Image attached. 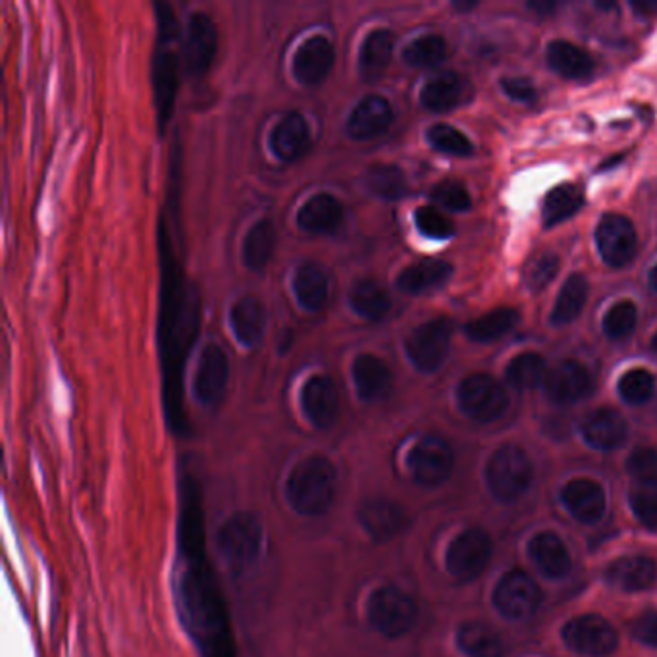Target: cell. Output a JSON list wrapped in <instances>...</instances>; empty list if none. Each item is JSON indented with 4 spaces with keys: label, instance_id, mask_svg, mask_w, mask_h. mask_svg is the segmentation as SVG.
Listing matches in <instances>:
<instances>
[{
    "label": "cell",
    "instance_id": "obj_35",
    "mask_svg": "<svg viewBox=\"0 0 657 657\" xmlns=\"http://www.w3.org/2000/svg\"><path fill=\"white\" fill-rule=\"evenodd\" d=\"M349 303L360 319L370 322L382 321L391 309L390 293L370 278L359 280L353 286L349 291Z\"/></svg>",
    "mask_w": 657,
    "mask_h": 657
},
{
    "label": "cell",
    "instance_id": "obj_25",
    "mask_svg": "<svg viewBox=\"0 0 657 657\" xmlns=\"http://www.w3.org/2000/svg\"><path fill=\"white\" fill-rule=\"evenodd\" d=\"M582 438L587 439L588 446L611 452L625 444L628 436V424L625 416L619 411L610 408L595 409L582 423Z\"/></svg>",
    "mask_w": 657,
    "mask_h": 657
},
{
    "label": "cell",
    "instance_id": "obj_37",
    "mask_svg": "<svg viewBox=\"0 0 657 657\" xmlns=\"http://www.w3.org/2000/svg\"><path fill=\"white\" fill-rule=\"evenodd\" d=\"M588 280L582 275H571L565 280L564 288L559 291L556 305L552 311L549 321L554 326L571 324L587 305Z\"/></svg>",
    "mask_w": 657,
    "mask_h": 657
},
{
    "label": "cell",
    "instance_id": "obj_3",
    "mask_svg": "<svg viewBox=\"0 0 657 657\" xmlns=\"http://www.w3.org/2000/svg\"><path fill=\"white\" fill-rule=\"evenodd\" d=\"M157 48L153 60V87L155 109L160 132L172 118L176 93L180 83V56H178V22L170 4L157 2Z\"/></svg>",
    "mask_w": 657,
    "mask_h": 657
},
{
    "label": "cell",
    "instance_id": "obj_29",
    "mask_svg": "<svg viewBox=\"0 0 657 657\" xmlns=\"http://www.w3.org/2000/svg\"><path fill=\"white\" fill-rule=\"evenodd\" d=\"M454 275V267L446 260L426 258L409 265L398 276V288L409 296H423L438 290Z\"/></svg>",
    "mask_w": 657,
    "mask_h": 657
},
{
    "label": "cell",
    "instance_id": "obj_38",
    "mask_svg": "<svg viewBox=\"0 0 657 657\" xmlns=\"http://www.w3.org/2000/svg\"><path fill=\"white\" fill-rule=\"evenodd\" d=\"M365 186L372 196L380 197L383 201H400L408 196V178L400 166L378 165L368 166L365 172Z\"/></svg>",
    "mask_w": 657,
    "mask_h": 657
},
{
    "label": "cell",
    "instance_id": "obj_1",
    "mask_svg": "<svg viewBox=\"0 0 657 657\" xmlns=\"http://www.w3.org/2000/svg\"><path fill=\"white\" fill-rule=\"evenodd\" d=\"M160 253L165 268V290H163V316H160V352L165 359L166 388L170 391V415L172 423H178L180 413L181 363L193 342L197 328V313L189 314L188 298L181 296L178 270L174 265L170 237L166 234L165 222H160Z\"/></svg>",
    "mask_w": 657,
    "mask_h": 657
},
{
    "label": "cell",
    "instance_id": "obj_12",
    "mask_svg": "<svg viewBox=\"0 0 657 657\" xmlns=\"http://www.w3.org/2000/svg\"><path fill=\"white\" fill-rule=\"evenodd\" d=\"M564 642L580 656L608 657L617 648V631L600 615H580L564 626Z\"/></svg>",
    "mask_w": 657,
    "mask_h": 657
},
{
    "label": "cell",
    "instance_id": "obj_32",
    "mask_svg": "<svg viewBox=\"0 0 657 657\" xmlns=\"http://www.w3.org/2000/svg\"><path fill=\"white\" fill-rule=\"evenodd\" d=\"M546 60L549 68L565 79H587L594 71V58L571 41H552Z\"/></svg>",
    "mask_w": 657,
    "mask_h": 657
},
{
    "label": "cell",
    "instance_id": "obj_50",
    "mask_svg": "<svg viewBox=\"0 0 657 657\" xmlns=\"http://www.w3.org/2000/svg\"><path fill=\"white\" fill-rule=\"evenodd\" d=\"M626 470L634 480L657 482V449L654 447H638L626 459Z\"/></svg>",
    "mask_w": 657,
    "mask_h": 657
},
{
    "label": "cell",
    "instance_id": "obj_45",
    "mask_svg": "<svg viewBox=\"0 0 657 657\" xmlns=\"http://www.w3.org/2000/svg\"><path fill=\"white\" fill-rule=\"evenodd\" d=\"M426 140L434 149L454 157H469L472 153V143L469 137L449 124H434L426 132Z\"/></svg>",
    "mask_w": 657,
    "mask_h": 657
},
{
    "label": "cell",
    "instance_id": "obj_27",
    "mask_svg": "<svg viewBox=\"0 0 657 657\" xmlns=\"http://www.w3.org/2000/svg\"><path fill=\"white\" fill-rule=\"evenodd\" d=\"M528 556L544 577L561 580L571 572V554L554 533H538L528 542Z\"/></svg>",
    "mask_w": 657,
    "mask_h": 657
},
{
    "label": "cell",
    "instance_id": "obj_10",
    "mask_svg": "<svg viewBox=\"0 0 657 657\" xmlns=\"http://www.w3.org/2000/svg\"><path fill=\"white\" fill-rule=\"evenodd\" d=\"M542 592L528 572L511 569L493 590V605L509 621L533 617L541 608Z\"/></svg>",
    "mask_w": 657,
    "mask_h": 657
},
{
    "label": "cell",
    "instance_id": "obj_15",
    "mask_svg": "<svg viewBox=\"0 0 657 657\" xmlns=\"http://www.w3.org/2000/svg\"><path fill=\"white\" fill-rule=\"evenodd\" d=\"M595 243L605 265L613 268L626 267L638 249L633 222L623 214H603L595 227Z\"/></svg>",
    "mask_w": 657,
    "mask_h": 657
},
{
    "label": "cell",
    "instance_id": "obj_13",
    "mask_svg": "<svg viewBox=\"0 0 657 657\" xmlns=\"http://www.w3.org/2000/svg\"><path fill=\"white\" fill-rule=\"evenodd\" d=\"M357 523L368 538L378 544L400 536L409 524L405 508L390 498H368L357 508Z\"/></svg>",
    "mask_w": 657,
    "mask_h": 657
},
{
    "label": "cell",
    "instance_id": "obj_43",
    "mask_svg": "<svg viewBox=\"0 0 657 657\" xmlns=\"http://www.w3.org/2000/svg\"><path fill=\"white\" fill-rule=\"evenodd\" d=\"M634 516L649 531L657 528V482L634 480L628 492Z\"/></svg>",
    "mask_w": 657,
    "mask_h": 657
},
{
    "label": "cell",
    "instance_id": "obj_26",
    "mask_svg": "<svg viewBox=\"0 0 657 657\" xmlns=\"http://www.w3.org/2000/svg\"><path fill=\"white\" fill-rule=\"evenodd\" d=\"M605 580L623 592H642L656 584L657 564L646 556L619 557L608 567Z\"/></svg>",
    "mask_w": 657,
    "mask_h": 657
},
{
    "label": "cell",
    "instance_id": "obj_51",
    "mask_svg": "<svg viewBox=\"0 0 657 657\" xmlns=\"http://www.w3.org/2000/svg\"><path fill=\"white\" fill-rule=\"evenodd\" d=\"M501 89L508 94L509 99L523 104H533L536 101V87L524 78H503L501 79Z\"/></svg>",
    "mask_w": 657,
    "mask_h": 657
},
{
    "label": "cell",
    "instance_id": "obj_46",
    "mask_svg": "<svg viewBox=\"0 0 657 657\" xmlns=\"http://www.w3.org/2000/svg\"><path fill=\"white\" fill-rule=\"evenodd\" d=\"M636 321H638V309L633 301L623 299L613 303L603 316V332L610 339H623L633 332Z\"/></svg>",
    "mask_w": 657,
    "mask_h": 657
},
{
    "label": "cell",
    "instance_id": "obj_47",
    "mask_svg": "<svg viewBox=\"0 0 657 657\" xmlns=\"http://www.w3.org/2000/svg\"><path fill=\"white\" fill-rule=\"evenodd\" d=\"M557 270H559V257L552 250L541 253L524 268V283L533 293H541L546 290L549 283L554 282Z\"/></svg>",
    "mask_w": 657,
    "mask_h": 657
},
{
    "label": "cell",
    "instance_id": "obj_44",
    "mask_svg": "<svg viewBox=\"0 0 657 657\" xmlns=\"http://www.w3.org/2000/svg\"><path fill=\"white\" fill-rule=\"evenodd\" d=\"M619 396L628 405H644L654 396L656 378L646 368H631L619 380Z\"/></svg>",
    "mask_w": 657,
    "mask_h": 657
},
{
    "label": "cell",
    "instance_id": "obj_20",
    "mask_svg": "<svg viewBox=\"0 0 657 657\" xmlns=\"http://www.w3.org/2000/svg\"><path fill=\"white\" fill-rule=\"evenodd\" d=\"M393 109L380 94H367L360 99L347 118V134L357 142H370L390 130Z\"/></svg>",
    "mask_w": 657,
    "mask_h": 657
},
{
    "label": "cell",
    "instance_id": "obj_39",
    "mask_svg": "<svg viewBox=\"0 0 657 657\" xmlns=\"http://www.w3.org/2000/svg\"><path fill=\"white\" fill-rule=\"evenodd\" d=\"M457 646L467 657H501L503 652L498 633L482 623H465L459 626Z\"/></svg>",
    "mask_w": 657,
    "mask_h": 657
},
{
    "label": "cell",
    "instance_id": "obj_21",
    "mask_svg": "<svg viewBox=\"0 0 657 657\" xmlns=\"http://www.w3.org/2000/svg\"><path fill=\"white\" fill-rule=\"evenodd\" d=\"M561 501L565 509L584 524L598 523L608 509L605 490L592 478H575L567 482L561 490Z\"/></svg>",
    "mask_w": 657,
    "mask_h": 657
},
{
    "label": "cell",
    "instance_id": "obj_8",
    "mask_svg": "<svg viewBox=\"0 0 657 657\" xmlns=\"http://www.w3.org/2000/svg\"><path fill=\"white\" fill-rule=\"evenodd\" d=\"M452 330L454 326L449 319L436 316L423 322L409 334L405 339V352L416 370L431 375L444 365L452 345Z\"/></svg>",
    "mask_w": 657,
    "mask_h": 657
},
{
    "label": "cell",
    "instance_id": "obj_14",
    "mask_svg": "<svg viewBox=\"0 0 657 657\" xmlns=\"http://www.w3.org/2000/svg\"><path fill=\"white\" fill-rule=\"evenodd\" d=\"M219 51V30L212 18L204 12L191 14L183 40V63L191 78H203L211 70Z\"/></svg>",
    "mask_w": 657,
    "mask_h": 657
},
{
    "label": "cell",
    "instance_id": "obj_17",
    "mask_svg": "<svg viewBox=\"0 0 657 657\" xmlns=\"http://www.w3.org/2000/svg\"><path fill=\"white\" fill-rule=\"evenodd\" d=\"M339 391L330 376L314 375L301 390V409L316 431H328L339 416Z\"/></svg>",
    "mask_w": 657,
    "mask_h": 657
},
{
    "label": "cell",
    "instance_id": "obj_24",
    "mask_svg": "<svg viewBox=\"0 0 657 657\" xmlns=\"http://www.w3.org/2000/svg\"><path fill=\"white\" fill-rule=\"evenodd\" d=\"M353 382L359 398L367 403H378L390 396L393 375L390 367L372 353H363L353 360Z\"/></svg>",
    "mask_w": 657,
    "mask_h": 657
},
{
    "label": "cell",
    "instance_id": "obj_48",
    "mask_svg": "<svg viewBox=\"0 0 657 657\" xmlns=\"http://www.w3.org/2000/svg\"><path fill=\"white\" fill-rule=\"evenodd\" d=\"M415 224L419 232L431 240H449L455 234L454 222L447 219L444 212H439L436 207L416 209Z\"/></svg>",
    "mask_w": 657,
    "mask_h": 657
},
{
    "label": "cell",
    "instance_id": "obj_4",
    "mask_svg": "<svg viewBox=\"0 0 657 657\" xmlns=\"http://www.w3.org/2000/svg\"><path fill=\"white\" fill-rule=\"evenodd\" d=\"M263 546L265 526L253 513L240 511L220 524L216 548L227 569L235 572L247 571L250 565L257 564Z\"/></svg>",
    "mask_w": 657,
    "mask_h": 657
},
{
    "label": "cell",
    "instance_id": "obj_22",
    "mask_svg": "<svg viewBox=\"0 0 657 657\" xmlns=\"http://www.w3.org/2000/svg\"><path fill=\"white\" fill-rule=\"evenodd\" d=\"M311 147V127L303 114L288 112L276 122L270 132V149L283 163H296Z\"/></svg>",
    "mask_w": 657,
    "mask_h": 657
},
{
    "label": "cell",
    "instance_id": "obj_6",
    "mask_svg": "<svg viewBox=\"0 0 657 657\" xmlns=\"http://www.w3.org/2000/svg\"><path fill=\"white\" fill-rule=\"evenodd\" d=\"M533 480V463L523 447L505 444L486 465V482L495 500L511 503L523 495Z\"/></svg>",
    "mask_w": 657,
    "mask_h": 657
},
{
    "label": "cell",
    "instance_id": "obj_28",
    "mask_svg": "<svg viewBox=\"0 0 657 657\" xmlns=\"http://www.w3.org/2000/svg\"><path fill=\"white\" fill-rule=\"evenodd\" d=\"M230 324L237 342L247 347H255L267 332V309L255 296H242L230 311Z\"/></svg>",
    "mask_w": 657,
    "mask_h": 657
},
{
    "label": "cell",
    "instance_id": "obj_34",
    "mask_svg": "<svg viewBox=\"0 0 657 657\" xmlns=\"http://www.w3.org/2000/svg\"><path fill=\"white\" fill-rule=\"evenodd\" d=\"M276 249V227L272 220H258L243 240V263L245 267L260 272L268 267Z\"/></svg>",
    "mask_w": 657,
    "mask_h": 657
},
{
    "label": "cell",
    "instance_id": "obj_11",
    "mask_svg": "<svg viewBox=\"0 0 657 657\" xmlns=\"http://www.w3.org/2000/svg\"><path fill=\"white\" fill-rule=\"evenodd\" d=\"M492 556V541L482 528H467L455 536L446 554V567L454 579L469 582L485 571Z\"/></svg>",
    "mask_w": 657,
    "mask_h": 657
},
{
    "label": "cell",
    "instance_id": "obj_2",
    "mask_svg": "<svg viewBox=\"0 0 657 657\" xmlns=\"http://www.w3.org/2000/svg\"><path fill=\"white\" fill-rule=\"evenodd\" d=\"M337 492L336 465L326 455H309L290 470L286 500L301 516H322L334 505Z\"/></svg>",
    "mask_w": 657,
    "mask_h": 657
},
{
    "label": "cell",
    "instance_id": "obj_19",
    "mask_svg": "<svg viewBox=\"0 0 657 657\" xmlns=\"http://www.w3.org/2000/svg\"><path fill=\"white\" fill-rule=\"evenodd\" d=\"M594 388L592 376L588 368L579 360H564L556 367L548 370L544 380V391L549 401L556 405H572L577 401L584 400L588 393Z\"/></svg>",
    "mask_w": 657,
    "mask_h": 657
},
{
    "label": "cell",
    "instance_id": "obj_40",
    "mask_svg": "<svg viewBox=\"0 0 657 657\" xmlns=\"http://www.w3.org/2000/svg\"><path fill=\"white\" fill-rule=\"evenodd\" d=\"M584 203V193L579 186L572 183H561L552 189L546 201H544V224L546 226H557L565 220L571 219L575 212H579Z\"/></svg>",
    "mask_w": 657,
    "mask_h": 657
},
{
    "label": "cell",
    "instance_id": "obj_42",
    "mask_svg": "<svg viewBox=\"0 0 657 657\" xmlns=\"http://www.w3.org/2000/svg\"><path fill=\"white\" fill-rule=\"evenodd\" d=\"M446 55L447 45L444 37L431 33L411 41L403 51V60L413 68H434L446 58Z\"/></svg>",
    "mask_w": 657,
    "mask_h": 657
},
{
    "label": "cell",
    "instance_id": "obj_52",
    "mask_svg": "<svg viewBox=\"0 0 657 657\" xmlns=\"http://www.w3.org/2000/svg\"><path fill=\"white\" fill-rule=\"evenodd\" d=\"M634 638L646 646L657 648V611H648L642 617L636 619Z\"/></svg>",
    "mask_w": 657,
    "mask_h": 657
},
{
    "label": "cell",
    "instance_id": "obj_23",
    "mask_svg": "<svg viewBox=\"0 0 657 657\" xmlns=\"http://www.w3.org/2000/svg\"><path fill=\"white\" fill-rule=\"evenodd\" d=\"M469 79L457 71H442L421 89V104L431 112H449L470 99Z\"/></svg>",
    "mask_w": 657,
    "mask_h": 657
},
{
    "label": "cell",
    "instance_id": "obj_49",
    "mask_svg": "<svg viewBox=\"0 0 657 657\" xmlns=\"http://www.w3.org/2000/svg\"><path fill=\"white\" fill-rule=\"evenodd\" d=\"M432 201L452 212L469 211L472 204L469 189L457 180L439 181L438 186L432 189Z\"/></svg>",
    "mask_w": 657,
    "mask_h": 657
},
{
    "label": "cell",
    "instance_id": "obj_9",
    "mask_svg": "<svg viewBox=\"0 0 657 657\" xmlns=\"http://www.w3.org/2000/svg\"><path fill=\"white\" fill-rule=\"evenodd\" d=\"M455 455L446 439L428 434L416 439L408 455V469L416 485L436 488L452 477Z\"/></svg>",
    "mask_w": 657,
    "mask_h": 657
},
{
    "label": "cell",
    "instance_id": "obj_18",
    "mask_svg": "<svg viewBox=\"0 0 657 657\" xmlns=\"http://www.w3.org/2000/svg\"><path fill=\"white\" fill-rule=\"evenodd\" d=\"M334 63H336V48L332 45V41L324 35H313L299 45L293 55L291 71L299 83L319 86L328 78Z\"/></svg>",
    "mask_w": 657,
    "mask_h": 657
},
{
    "label": "cell",
    "instance_id": "obj_36",
    "mask_svg": "<svg viewBox=\"0 0 657 657\" xmlns=\"http://www.w3.org/2000/svg\"><path fill=\"white\" fill-rule=\"evenodd\" d=\"M519 321H521V313L516 311L515 307H498L490 313L470 321L465 326V334L478 344H490L515 328Z\"/></svg>",
    "mask_w": 657,
    "mask_h": 657
},
{
    "label": "cell",
    "instance_id": "obj_7",
    "mask_svg": "<svg viewBox=\"0 0 657 657\" xmlns=\"http://www.w3.org/2000/svg\"><path fill=\"white\" fill-rule=\"evenodd\" d=\"M457 403L470 421L493 423L501 419L508 409V391L493 376L477 372L463 378L461 383L457 386Z\"/></svg>",
    "mask_w": 657,
    "mask_h": 657
},
{
    "label": "cell",
    "instance_id": "obj_54",
    "mask_svg": "<svg viewBox=\"0 0 657 657\" xmlns=\"http://www.w3.org/2000/svg\"><path fill=\"white\" fill-rule=\"evenodd\" d=\"M652 347L657 352V332L654 334V337H652Z\"/></svg>",
    "mask_w": 657,
    "mask_h": 657
},
{
    "label": "cell",
    "instance_id": "obj_53",
    "mask_svg": "<svg viewBox=\"0 0 657 657\" xmlns=\"http://www.w3.org/2000/svg\"><path fill=\"white\" fill-rule=\"evenodd\" d=\"M649 288H652V290L656 291L657 293V265L656 267L652 268V270H649Z\"/></svg>",
    "mask_w": 657,
    "mask_h": 657
},
{
    "label": "cell",
    "instance_id": "obj_16",
    "mask_svg": "<svg viewBox=\"0 0 657 657\" xmlns=\"http://www.w3.org/2000/svg\"><path fill=\"white\" fill-rule=\"evenodd\" d=\"M230 380V360L219 344H207L193 376L196 398L204 408H216L224 400Z\"/></svg>",
    "mask_w": 657,
    "mask_h": 657
},
{
    "label": "cell",
    "instance_id": "obj_5",
    "mask_svg": "<svg viewBox=\"0 0 657 657\" xmlns=\"http://www.w3.org/2000/svg\"><path fill=\"white\" fill-rule=\"evenodd\" d=\"M416 617H419V608L415 600L400 587L383 584L368 595V625L386 638H401L411 633Z\"/></svg>",
    "mask_w": 657,
    "mask_h": 657
},
{
    "label": "cell",
    "instance_id": "obj_33",
    "mask_svg": "<svg viewBox=\"0 0 657 657\" xmlns=\"http://www.w3.org/2000/svg\"><path fill=\"white\" fill-rule=\"evenodd\" d=\"M396 47V35L390 30H375L368 33L359 51V74L365 81L382 78L388 70Z\"/></svg>",
    "mask_w": 657,
    "mask_h": 657
},
{
    "label": "cell",
    "instance_id": "obj_41",
    "mask_svg": "<svg viewBox=\"0 0 657 657\" xmlns=\"http://www.w3.org/2000/svg\"><path fill=\"white\" fill-rule=\"evenodd\" d=\"M546 376H548V365L538 353H521L508 365L509 383L516 390L538 388L546 380Z\"/></svg>",
    "mask_w": 657,
    "mask_h": 657
},
{
    "label": "cell",
    "instance_id": "obj_30",
    "mask_svg": "<svg viewBox=\"0 0 657 657\" xmlns=\"http://www.w3.org/2000/svg\"><path fill=\"white\" fill-rule=\"evenodd\" d=\"M344 219V207L332 193H316L298 212V226L309 234H330Z\"/></svg>",
    "mask_w": 657,
    "mask_h": 657
},
{
    "label": "cell",
    "instance_id": "obj_31",
    "mask_svg": "<svg viewBox=\"0 0 657 657\" xmlns=\"http://www.w3.org/2000/svg\"><path fill=\"white\" fill-rule=\"evenodd\" d=\"M293 293L299 305L309 313H319L328 303V276L316 263H301L293 272Z\"/></svg>",
    "mask_w": 657,
    "mask_h": 657
}]
</instances>
